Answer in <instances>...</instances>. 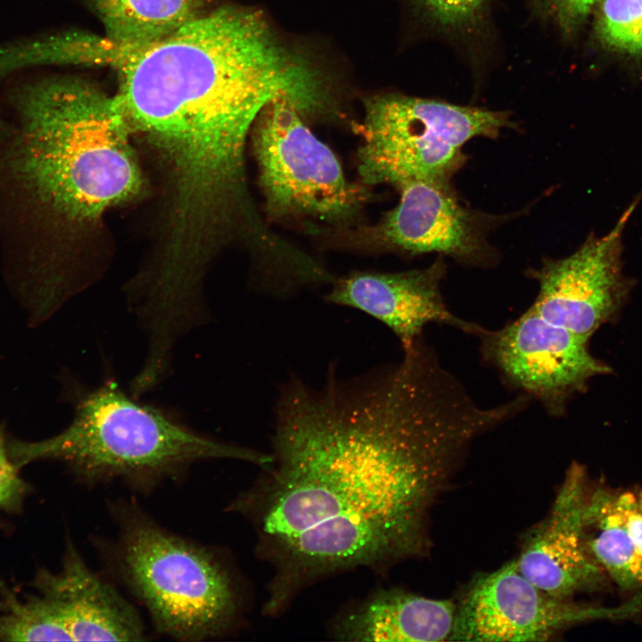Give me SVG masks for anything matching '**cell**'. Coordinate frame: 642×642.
<instances>
[{"mask_svg": "<svg viewBox=\"0 0 642 642\" xmlns=\"http://www.w3.org/2000/svg\"><path fill=\"white\" fill-rule=\"evenodd\" d=\"M605 614L550 596L520 572L514 559L472 580L456 605L449 641H547L572 624Z\"/></svg>", "mask_w": 642, "mask_h": 642, "instance_id": "10", "label": "cell"}, {"mask_svg": "<svg viewBox=\"0 0 642 642\" xmlns=\"http://www.w3.org/2000/svg\"><path fill=\"white\" fill-rule=\"evenodd\" d=\"M588 490L583 467L572 464L549 514L515 559L529 580L556 598L599 589L607 580L586 540L582 513Z\"/></svg>", "mask_w": 642, "mask_h": 642, "instance_id": "13", "label": "cell"}, {"mask_svg": "<svg viewBox=\"0 0 642 642\" xmlns=\"http://www.w3.org/2000/svg\"><path fill=\"white\" fill-rule=\"evenodd\" d=\"M638 203L634 199L605 235L591 233L571 255L531 271L539 284L531 307L539 316L588 339L613 320L633 286L622 272V240Z\"/></svg>", "mask_w": 642, "mask_h": 642, "instance_id": "9", "label": "cell"}, {"mask_svg": "<svg viewBox=\"0 0 642 642\" xmlns=\"http://www.w3.org/2000/svg\"><path fill=\"white\" fill-rule=\"evenodd\" d=\"M480 352L506 385L535 399L554 417L585 392L589 380L611 372L594 358L588 340L539 316L531 307L504 326H481Z\"/></svg>", "mask_w": 642, "mask_h": 642, "instance_id": "8", "label": "cell"}, {"mask_svg": "<svg viewBox=\"0 0 642 642\" xmlns=\"http://www.w3.org/2000/svg\"><path fill=\"white\" fill-rule=\"evenodd\" d=\"M455 613L451 600L383 589L339 617L332 632L345 641H449Z\"/></svg>", "mask_w": 642, "mask_h": 642, "instance_id": "15", "label": "cell"}, {"mask_svg": "<svg viewBox=\"0 0 642 642\" xmlns=\"http://www.w3.org/2000/svg\"><path fill=\"white\" fill-rule=\"evenodd\" d=\"M108 506L116 535L98 542L101 556L156 633L198 642L237 628L240 585L219 550L164 527L136 499H116Z\"/></svg>", "mask_w": 642, "mask_h": 642, "instance_id": "5", "label": "cell"}, {"mask_svg": "<svg viewBox=\"0 0 642 642\" xmlns=\"http://www.w3.org/2000/svg\"><path fill=\"white\" fill-rule=\"evenodd\" d=\"M6 98L20 124L10 169L35 212L90 221L139 192L130 128L115 97L78 77L31 75Z\"/></svg>", "mask_w": 642, "mask_h": 642, "instance_id": "3", "label": "cell"}, {"mask_svg": "<svg viewBox=\"0 0 642 642\" xmlns=\"http://www.w3.org/2000/svg\"><path fill=\"white\" fill-rule=\"evenodd\" d=\"M507 127L513 124L502 111L399 94L373 96L359 125L358 173L368 185L449 182L465 162L466 142L497 137Z\"/></svg>", "mask_w": 642, "mask_h": 642, "instance_id": "6", "label": "cell"}, {"mask_svg": "<svg viewBox=\"0 0 642 642\" xmlns=\"http://www.w3.org/2000/svg\"><path fill=\"white\" fill-rule=\"evenodd\" d=\"M115 70L118 106L168 163L169 218L189 231L220 229L253 210L244 145L268 104L284 102L307 116L334 107L322 72L250 8L202 13L134 47Z\"/></svg>", "mask_w": 642, "mask_h": 642, "instance_id": "2", "label": "cell"}, {"mask_svg": "<svg viewBox=\"0 0 642 642\" xmlns=\"http://www.w3.org/2000/svg\"><path fill=\"white\" fill-rule=\"evenodd\" d=\"M582 521L588 548L607 579L621 590L642 589V559L615 490L604 485L588 490Z\"/></svg>", "mask_w": 642, "mask_h": 642, "instance_id": "16", "label": "cell"}, {"mask_svg": "<svg viewBox=\"0 0 642 642\" xmlns=\"http://www.w3.org/2000/svg\"><path fill=\"white\" fill-rule=\"evenodd\" d=\"M615 498L623 520L635 536L642 558V490H615Z\"/></svg>", "mask_w": 642, "mask_h": 642, "instance_id": "22", "label": "cell"}, {"mask_svg": "<svg viewBox=\"0 0 642 642\" xmlns=\"http://www.w3.org/2000/svg\"><path fill=\"white\" fill-rule=\"evenodd\" d=\"M111 40L141 47L169 36L203 12L207 0H88Z\"/></svg>", "mask_w": 642, "mask_h": 642, "instance_id": "17", "label": "cell"}, {"mask_svg": "<svg viewBox=\"0 0 642 642\" xmlns=\"http://www.w3.org/2000/svg\"><path fill=\"white\" fill-rule=\"evenodd\" d=\"M26 594L52 641H142L149 638L135 605L93 571L66 537L61 569L37 570Z\"/></svg>", "mask_w": 642, "mask_h": 642, "instance_id": "11", "label": "cell"}, {"mask_svg": "<svg viewBox=\"0 0 642 642\" xmlns=\"http://www.w3.org/2000/svg\"><path fill=\"white\" fill-rule=\"evenodd\" d=\"M445 273L441 259L422 269L354 272L334 280L325 300L360 310L383 323L398 338L403 351L412 349L432 323L474 336L482 325L456 316L443 300L440 283Z\"/></svg>", "mask_w": 642, "mask_h": 642, "instance_id": "12", "label": "cell"}, {"mask_svg": "<svg viewBox=\"0 0 642 642\" xmlns=\"http://www.w3.org/2000/svg\"><path fill=\"white\" fill-rule=\"evenodd\" d=\"M597 32L613 50L642 54V0H604Z\"/></svg>", "mask_w": 642, "mask_h": 642, "instance_id": "19", "label": "cell"}, {"mask_svg": "<svg viewBox=\"0 0 642 642\" xmlns=\"http://www.w3.org/2000/svg\"><path fill=\"white\" fill-rule=\"evenodd\" d=\"M437 33L455 39H473L486 29L491 0H413Z\"/></svg>", "mask_w": 642, "mask_h": 642, "instance_id": "18", "label": "cell"}, {"mask_svg": "<svg viewBox=\"0 0 642 642\" xmlns=\"http://www.w3.org/2000/svg\"><path fill=\"white\" fill-rule=\"evenodd\" d=\"M498 422L425 347L320 387L291 379L275 407L272 461L226 506L270 566L263 613H284L326 578L422 556L436 500Z\"/></svg>", "mask_w": 642, "mask_h": 642, "instance_id": "1", "label": "cell"}, {"mask_svg": "<svg viewBox=\"0 0 642 642\" xmlns=\"http://www.w3.org/2000/svg\"><path fill=\"white\" fill-rule=\"evenodd\" d=\"M18 471L9 457L0 429V509L9 513L20 512L30 492L29 485L20 477Z\"/></svg>", "mask_w": 642, "mask_h": 642, "instance_id": "20", "label": "cell"}, {"mask_svg": "<svg viewBox=\"0 0 642 642\" xmlns=\"http://www.w3.org/2000/svg\"><path fill=\"white\" fill-rule=\"evenodd\" d=\"M7 450L18 469L57 461L85 486L116 482L141 494L181 480L201 462L232 459L262 467L272 460L271 454L201 434L128 395L113 379L78 399L61 432L38 441L12 440Z\"/></svg>", "mask_w": 642, "mask_h": 642, "instance_id": "4", "label": "cell"}, {"mask_svg": "<svg viewBox=\"0 0 642 642\" xmlns=\"http://www.w3.org/2000/svg\"><path fill=\"white\" fill-rule=\"evenodd\" d=\"M399 204L375 228L378 241L400 251L435 252L480 263L487 254L485 217L463 206L447 181L399 187Z\"/></svg>", "mask_w": 642, "mask_h": 642, "instance_id": "14", "label": "cell"}, {"mask_svg": "<svg viewBox=\"0 0 642 642\" xmlns=\"http://www.w3.org/2000/svg\"><path fill=\"white\" fill-rule=\"evenodd\" d=\"M598 0H537L540 12L564 31L574 30Z\"/></svg>", "mask_w": 642, "mask_h": 642, "instance_id": "21", "label": "cell"}, {"mask_svg": "<svg viewBox=\"0 0 642 642\" xmlns=\"http://www.w3.org/2000/svg\"><path fill=\"white\" fill-rule=\"evenodd\" d=\"M257 120L253 147L271 217L335 224L357 216L367 200L366 190L348 181L335 154L294 108L275 102Z\"/></svg>", "mask_w": 642, "mask_h": 642, "instance_id": "7", "label": "cell"}]
</instances>
